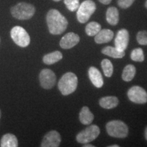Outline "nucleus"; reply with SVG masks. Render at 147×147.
<instances>
[{"label": "nucleus", "mask_w": 147, "mask_h": 147, "mask_svg": "<svg viewBox=\"0 0 147 147\" xmlns=\"http://www.w3.org/2000/svg\"><path fill=\"white\" fill-rule=\"evenodd\" d=\"M18 140L14 134H6L3 135L0 142L1 147H17Z\"/></svg>", "instance_id": "2eb2a0df"}, {"label": "nucleus", "mask_w": 147, "mask_h": 147, "mask_svg": "<svg viewBox=\"0 0 147 147\" xmlns=\"http://www.w3.org/2000/svg\"><path fill=\"white\" fill-rule=\"evenodd\" d=\"M36 8L31 3L20 2L12 7L10 12L14 18L18 20H28L33 17Z\"/></svg>", "instance_id": "7ed1b4c3"}, {"label": "nucleus", "mask_w": 147, "mask_h": 147, "mask_svg": "<svg viewBox=\"0 0 147 147\" xmlns=\"http://www.w3.org/2000/svg\"><path fill=\"white\" fill-rule=\"evenodd\" d=\"M96 10L95 3L92 0H86L79 5L76 16L80 23H84L89 21L92 14Z\"/></svg>", "instance_id": "39448f33"}, {"label": "nucleus", "mask_w": 147, "mask_h": 147, "mask_svg": "<svg viewBox=\"0 0 147 147\" xmlns=\"http://www.w3.org/2000/svg\"><path fill=\"white\" fill-rule=\"evenodd\" d=\"M102 53L103 54L109 56L110 57L113 58H122L125 55V51H119L116 47H106L102 49Z\"/></svg>", "instance_id": "aec40b11"}, {"label": "nucleus", "mask_w": 147, "mask_h": 147, "mask_svg": "<svg viewBox=\"0 0 147 147\" xmlns=\"http://www.w3.org/2000/svg\"><path fill=\"white\" fill-rule=\"evenodd\" d=\"M112 0H99V1L101 2L103 4H105V5H108L111 2Z\"/></svg>", "instance_id": "cd10ccee"}, {"label": "nucleus", "mask_w": 147, "mask_h": 147, "mask_svg": "<svg viewBox=\"0 0 147 147\" xmlns=\"http://www.w3.org/2000/svg\"><path fill=\"white\" fill-rule=\"evenodd\" d=\"M106 21L111 25H117L119 21L118 9L115 7H110L106 12Z\"/></svg>", "instance_id": "a211bd4d"}, {"label": "nucleus", "mask_w": 147, "mask_h": 147, "mask_svg": "<svg viewBox=\"0 0 147 147\" xmlns=\"http://www.w3.org/2000/svg\"><path fill=\"white\" fill-rule=\"evenodd\" d=\"M101 30V25L97 22H91L86 26L85 32L89 36H94Z\"/></svg>", "instance_id": "4be33fe9"}, {"label": "nucleus", "mask_w": 147, "mask_h": 147, "mask_svg": "<svg viewBox=\"0 0 147 147\" xmlns=\"http://www.w3.org/2000/svg\"><path fill=\"white\" fill-rule=\"evenodd\" d=\"M78 86V78L72 72L65 73L60 79L58 87L63 95H68L76 91Z\"/></svg>", "instance_id": "f03ea898"}, {"label": "nucleus", "mask_w": 147, "mask_h": 147, "mask_svg": "<svg viewBox=\"0 0 147 147\" xmlns=\"http://www.w3.org/2000/svg\"><path fill=\"white\" fill-rule=\"evenodd\" d=\"M84 147H95V146L92 144H85V145H84Z\"/></svg>", "instance_id": "c85d7f7f"}, {"label": "nucleus", "mask_w": 147, "mask_h": 147, "mask_svg": "<svg viewBox=\"0 0 147 147\" xmlns=\"http://www.w3.org/2000/svg\"><path fill=\"white\" fill-rule=\"evenodd\" d=\"M89 76L93 85L97 88H101L104 84L102 74L95 67H91L89 69Z\"/></svg>", "instance_id": "ddd939ff"}, {"label": "nucleus", "mask_w": 147, "mask_h": 147, "mask_svg": "<svg viewBox=\"0 0 147 147\" xmlns=\"http://www.w3.org/2000/svg\"><path fill=\"white\" fill-rule=\"evenodd\" d=\"M137 41L140 45H147V31H140L137 34Z\"/></svg>", "instance_id": "a878e982"}, {"label": "nucleus", "mask_w": 147, "mask_h": 147, "mask_svg": "<svg viewBox=\"0 0 147 147\" xmlns=\"http://www.w3.org/2000/svg\"><path fill=\"white\" fill-rule=\"evenodd\" d=\"M1 110H0V119H1Z\"/></svg>", "instance_id": "72a5a7b5"}, {"label": "nucleus", "mask_w": 147, "mask_h": 147, "mask_svg": "<svg viewBox=\"0 0 147 147\" xmlns=\"http://www.w3.org/2000/svg\"><path fill=\"white\" fill-rule=\"evenodd\" d=\"M61 136L57 131H51L44 137L41 143L42 147H58L60 145Z\"/></svg>", "instance_id": "9d476101"}, {"label": "nucleus", "mask_w": 147, "mask_h": 147, "mask_svg": "<svg viewBox=\"0 0 147 147\" xmlns=\"http://www.w3.org/2000/svg\"><path fill=\"white\" fill-rule=\"evenodd\" d=\"M144 136H145V138H146V140H147V127L146 128V129H145Z\"/></svg>", "instance_id": "c756f323"}, {"label": "nucleus", "mask_w": 147, "mask_h": 147, "mask_svg": "<svg viewBox=\"0 0 147 147\" xmlns=\"http://www.w3.org/2000/svg\"><path fill=\"white\" fill-rule=\"evenodd\" d=\"M127 96L130 101L136 104H143L147 102L146 91L139 86L130 88L127 92Z\"/></svg>", "instance_id": "6e6552de"}, {"label": "nucleus", "mask_w": 147, "mask_h": 147, "mask_svg": "<svg viewBox=\"0 0 147 147\" xmlns=\"http://www.w3.org/2000/svg\"><path fill=\"white\" fill-rule=\"evenodd\" d=\"M129 40V35L128 31L125 29H121L117 33L115 38V47L119 51H125L127 48Z\"/></svg>", "instance_id": "9b49d317"}, {"label": "nucleus", "mask_w": 147, "mask_h": 147, "mask_svg": "<svg viewBox=\"0 0 147 147\" xmlns=\"http://www.w3.org/2000/svg\"><path fill=\"white\" fill-rule=\"evenodd\" d=\"M131 59L134 61L142 62L144 60V55L143 50L140 48L134 49L131 53Z\"/></svg>", "instance_id": "b1692460"}, {"label": "nucleus", "mask_w": 147, "mask_h": 147, "mask_svg": "<svg viewBox=\"0 0 147 147\" xmlns=\"http://www.w3.org/2000/svg\"><path fill=\"white\" fill-rule=\"evenodd\" d=\"M10 36L14 43L18 47H27L30 44V37L22 27H14L10 31Z\"/></svg>", "instance_id": "423d86ee"}, {"label": "nucleus", "mask_w": 147, "mask_h": 147, "mask_svg": "<svg viewBox=\"0 0 147 147\" xmlns=\"http://www.w3.org/2000/svg\"><path fill=\"white\" fill-rule=\"evenodd\" d=\"M135 0H118V5L121 8L126 9L129 8L133 4Z\"/></svg>", "instance_id": "bb28decb"}, {"label": "nucleus", "mask_w": 147, "mask_h": 147, "mask_svg": "<svg viewBox=\"0 0 147 147\" xmlns=\"http://www.w3.org/2000/svg\"><path fill=\"white\" fill-rule=\"evenodd\" d=\"M102 67L106 77H111L113 74V65L110 60L105 59L102 61Z\"/></svg>", "instance_id": "5701e85b"}, {"label": "nucleus", "mask_w": 147, "mask_h": 147, "mask_svg": "<svg viewBox=\"0 0 147 147\" xmlns=\"http://www.w3.org/2000/svg\"><path fill=\"white\" fill-rule=\"evenodd\" d=\"M106 131L108 135L114 138H124L128 135V127L121 121H112L106 124Z\"/></svg>", "instance_id": "20e7f679"}, {"label": "nucleus", "mask_w": 147, "mask_h": 147, "mask_svg": "<svg viewBox=\"0 0 147 147\" xmlns=\"http://www.w3.org/2000/svg\"><path fill=\"white\" fill-rule=\"evenodd\" d=\"M114 32L110 29H101L95 36V41L97 44H104L109 42L113 40Z\"/></svg>", "instance_id": "4468645a"}, {"label": "nucleus", "mask_w": 147, "mask_h": 147, "mask_svg": "<svg viewBox=\"0 0 147 147\" xmlns=\"http://www.w3.org/2000/svg\"><path fill=\"white\" fill-rule=\"evenodd\" d=\"M136 71V70L135 66L133 65L129 64V65L125 66L122 74L123 80L127 82L131 81L135 76Z\"/></svg>", "instance_id": "412c9836"}, {"label": "nucleus", "mask_w": 147, "mask_h": 147, "mask_svg": "<svg viewBox=\"0 0 147 147\" xmlns=\"http://www.w3.org/2000/svg\"><path fill=\"white\" fill-rule=\"evenodd\" d=\"M145 7H146V8H147V0L146 1V3H145Z\"/></svg>", "instance_id": "2f4dec72"}, {"label": "nucleus", "mask_w": 147, "mask_h": 147, "mask_svg": "<svg viewBox=\"0 0 147 147\" xmlns=\"http://www.w3.org/2000/svg\"><path fill=\"white\" fill-rule=\"evenodd\" d=\"M63 58V55L60 51L54 52L46 55L43 57V62L47 65H52L57 62L59 61Z\"/></svg>", "instance_id": "6ab92c4d"}, {"label": "nucleus", "mask_w": 147, "mask_h": 147, "mask_svg": "<svg viewBox=\"0 0 147 147\" xmlns=\"http://www.w3.org/2000/svg\"><path fill=\"white\" fill-rule=\"evenodd\" d=\"M53 1H61V0H53Z\"/></svg>", "instance_id": "473e14b6"}, {"label": "nucleus", "mask_w": 147, "mask_h": 147, "mask_svg": "<svg viewBox=\"0 0 147 147\" xmlns=\"http://www.w3.org/2000/svg\"><path fill=\"white\" fill-rule=\"evenodd\" d=\"M64 3L65 4L67 8L71 12H74L78 10L80 5L79 0H64Z\"/></svg>", "instance_id": "393cba45"}, {"label": "nucleus", "mask_w": 147, "mask_h": 147, "mask_svg": "<svg viewBox=\"0 0 147 147\" xmlns=\"http://www.w3.org/2000/svg\"><path fill=\"white\" fill-rule=\"evenodd\" d=\"M40 85L45 89H51L56 83V76L52 70L44 69L40 73L39 76Z\"/></svg>", "instance_id": "1a4fd4ad"}, {"label": "nucleus", "mask_w": 147, "mask_h": 147, "mask_svg": "<svg viewBox=\"0 0 147 147\" xmlns=\"http://www.w3.org/2000/svg\"><path fill=\"white\" fill-rule=\"evenodd\" d=\"M79 119H80V122L83 125H89L93 122L94 116L90 111L89 108L87 106H84L82 108L79 114Z\"/></svg>", "instance_id": "f3484780"}, {"label": "nucleus", "mask_w": 147, "mask_h": 147, "mask_svg": "<svg viewBox=\"0 0 147 147\" xmlns=\"http://www.w3.org/2000/svg\"><path fill=\"white\" fill-rule=\"evenodd\" d=\"M100 134V130L98 126L93 125L77 134L76 140L80 144H89L96 139Z\"/></svg>", "instance_id": "0eeeda50"}, {"label": "nucleus", "mask_w": 147, "mask_h": 147, "mask_svg": "<svg viewBox=\"0 0 147 147\" xmlns=\"http://www.w3.org/2000/svg\"><path fill=\"white\" fill-rule=\"evenodd\" d=\"M119 145H117V144H116V145H113V146H110V147H119Z\"/></svg>", "instance_id": "7c9ffc66"}, {"label": "nucleus", "mask_w": 147, "mask_h": 147, "mask_svg": "<svg viewBox=\"0 0 147 147\" xmlns=\"http://www.w3.org/2000/svg\"><path fill=\"white\" fill-rule=\"evenodd\" d=\"M79 41L80 38L78 35L73 32H69L61 38L59 45L62 49H69L78 45Z\"/></svg>", "instance_id": "f8f14e48"}, {"label": "nucleus", "mask_w": 147, "mask_h": 147, "mask_svg": "<svg viewBox=\"0 0 147 147\" xmlns=\"http://www.w3.org/2000/svg\"><path fill=\"white\" fill-rule=\"evenodd\" d=\"M119 104V100L117 97H104L100 100V105L105 109H112L117 107Z\"/></svg>", "instance_id": "dca6fc26"}, {"label": "nucleus", "mask_w": 147, "mask_h": 147, "mask_svg": "<svg viewBox=\"0 0 147 147\" xmlns=\"http://www.w3.org/2000/svg\"><path fill=\"white\" fill-rule=\"evenodd\" d=\"M47 23L49 31L53 35L61 34L67 29L68 22L57 10L51 9L47 15Z\"/></svg>", "instance_id": "f257e3e1"}]
</instances>
